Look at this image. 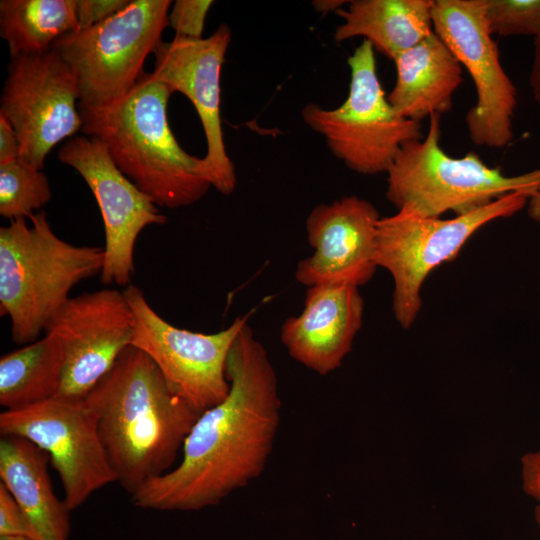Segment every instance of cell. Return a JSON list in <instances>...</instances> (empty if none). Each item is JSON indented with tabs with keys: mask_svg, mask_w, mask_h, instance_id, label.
Instances as JSON below:
<instances>
[{
	"mask_svg": "<svg viewBox=\"0 0 540 540\" xmlns=\"http://www.w3.org/2000/svg\"><path fill=\"white\" fill-rule=\"evenodd\" d=\"M226 377L228 395L198 417L180 463L131 495L134 505L196 511L261 475L278 432L281 400L274 367L247 323L230 348Z\"/></svg>",
	"mask_w": 540,
	"mask_h": 540,
	"instance_id": "obj_1",
	"label": "cell"
},
{
	"mask_svg": "<svg viewBox=\"0 0 540 540\" xmlns=\"http://www.w3.org/2000/svg\"><path fill=\"white\" fill-rule=\"evenodd\" d=\"M85 400L116 482L130 495L173 468L200 416L173 394L149 356L133 346Z\"/></svg>",
	"mask_w": 540,
	"mask_h": 540,
	"instance_id": "obj_2",
	"label": "cell"
},
{
	"mask_svg": "<svg viewBox=\"0 0 540 540\" xmlns=\"http://www.w3.org/2000/svg\"><path fill=\"white\" fill-rule=\"evenodd\" d=\"M171 94L145 73L118 102L78 108L83 134L99 140L117 168L157 206L176 209L203 198L212 179L204 157L188 154L170 129Z\"/></svg>",
	"mask_w": 540,
	"mask_h": 540,
	"instance_id": "obj_3",
	"label": "cell"
},
{
	"mask_svg": "<svg viewBox=\"0 0 540 540\" xmlns=\"http://www.w3.org/2000/svg\"><path fill=\"white\" fill-rule=\"evenodd\" d=\"M104 247L61 239L45 211L0 228V313L14 343H32L69 300L77 284L101 274Z\"/></svg>",
	"mask_w": 540,
	"mask_h": 540,
	"instance_id": "obj_4",
	"label": "cell"
},
{
	"mask_svg": "<svg viewBox=\"0 0 540 540\" xmlns=\"http://www.w3.org/2000/svg\"><path fill=\"white\" fill-rule=\"evenodd\" d=\"M441 115L429 117L425 137L405 143L388 168L387 199L397 208L426 217L464 215L515 192L532 196L540 188V168L505 175L474 152L452 157L440 145Z\"/></svg>",
	"mask_w": 540,
	"mask_h": 540,
	"instance_id": "obj_5",
	"label": "cell"
},
{
	"mask_svg": "<svg viewBox=\"0 0 540 540\" xmlns=\"http://www.w3.org/2000/svg\"><path fill=\"white\" fill-rule=\"evenodd\" d=\"M529 197L511 193L451 219L426 217L407 208L381 218L376 264L393 278L392 311L398 324L408 329L415 322L422 307V285L434 269L453 260L481 227L522 210Z\"/></svg>",
	"mask_w": 540,
	"mask_h": 540,
	"instance_id": "obj_6",
	"label": "cell"
},
{
	"mask_svg": "<svg viewBox=\"0 0 540 540\" xmlns=\"http://www.w3.org/2000/svg\"><path fill=\"white\" fill-rule=\"evenodd\" d=\"M347 64L350 84L344 102L332 109L309 103L301 110L302 119L350 170L386 173L405 143L423 138L420 122L401 116L388 101L368 41H362Z\"/></svg>",
	"mask_w": 540,
	"mask_h": 540,
	"instance_id": "obj_7",
	"label": "cell"
},
{
	"mask_svg": "<svg viewBox=\"0 0 540 540\" xmlns=\"http://www.w3.org/2000/svg\"><path fill=\"white\" fill-rule=\"evenodd\" d=\"M171 6L170 0H130L106 20L54 43L77 80L79 107L109 106L134 88L146 73L147 56L162 42Z\"/></svg>",
	"mask_w": 540,
	"mask_h": 540,
	"instance_id": "obj_8",
	"label": "cell"
},
{
	"mask_svg": "<svg viewBox=\"0 0 540 540\" xmlns=\"http://www.w3.org/2000/svg\"><path fill=\"white\" fill-rule=\"evenodd\" d=\"M123 292L135 316L130 346L149 356L173 394L200 415L224 400L230 389L227 357L250 313L224 330L205 334L167 322L137 286L129 284Z\"/></svg>",
	"mask_w": 540,
	"mask_h": 540,
	"instance_id": "obj_9",
	"label": "cell"
},
{
	"mask_svg": "<svg viewBox=\"0 0 540 540\" xmlns=\"http://www.w3.org/2000/svg\"><path fill=\"white\" fill-rule=\"evenodd\" d=\"M434 33L471 76L476 103L465 122L475 145L504 148L513 139L517 90L500 62L485 17V0H434Z\"/></svg>",
	"mask_w": 540,
	"mask_h": 540,
	"instance_id": "obj_10",
	"label": "cell"
},
{
	"mask_svg": "<svg viewBox=\"0 0 540 540\" xmlns=\"http://www.w3.org/2000/svg\"><path fill=\"white\" fill-rule=\"evenodd\" d=\"M1 436L23 437L43 450L57 472L70 511L116 481L85 398L50 400L0 414Z\"/></svg>",
	"mask_w": 540,
	"mask_h": 540,
	"instance_id": "obj_11",
	"label": "cell"
},
{
	"mask_svg": "<svg viewBox=\"0 0 540 540\" xmlns=\"http://www.w3.org/2000/svg\"><path fill=\"white\" fill-rule=\"evenodd\" d=\"M78 100L77 80L53 48L11 58L0 113L16 131L22 160L42 170L49 152L82 129Z\"/></svg>",
	"mask_w": 540,
	"mask_h": 540,
	"instance_id": "obj_12",
	"label": "cell"
},
{
	"mask_svg": "<svg viewBox=\"0 0 540 540\" xmlns=\"http://www.w3.org/2000/svg\"><path fill=\"white\" fill-rule=\"evenodd\" d=\"M134 312L123 291L104 288L70 297L48 323L64 353L56 397L83 399L131 344Z\"/></svg>",
	"mask_w": 540,
	"mask_h": 540,
	"instance_id": "obj_13",
	"label": "cell"
},
{
	"mask_svg": "<svg viewBox=\"0 0 540 540\" xmlns=\"http://www.w3.org/2000/svg\"><path fill=\"white\" fill-rule=\"evenodd\" d=\"M58 159L81 175L99 206L105 230L102 284L128 286L139 234L147 226L165 224L166 216L117 168L96 138L72 137L58 150Z\"/></svg>",
	"mask_w": 540,
	"mask_h": 540,
	"instance_id": "obj_14",
	"label": "cell"
},
{
	"mask_svg": "<svg viewBox=\"0 0 540 540\" xmlns=\"http://www.w3.org/2000/svg\"><path fill=\"white\" fill-rule=\"evenodd\" d=\"M230 42L231 29L224 23L206 38L175 36L158 45L150 73L172 93H182L193 104L205 134L204 159L212 187L223 195H230L237 181L234 164L226 152L220 112L221 72Z\"/></svg>",
	"mask_w": 540,
	"mask_h": 540,
	"instance_id": "obj_15",
	"label": "cell"
},
{
	"mask_svg": "<svg viewBox=\"0 0 540 540\" xmlns=\"http://www.w3.org/2000/svg\"><path fill=\"white\" fill-rule=\"evenodd\" d=\"M381 219L376 207L355 195L316 205L306 219L314 249L299 261L295 278L309 287L368 283L376 269V235Z\"/></svg>",
	"mask_w": 540,
	"mask_h": 540,
	"instance_id": "obj_16",
	"label": "cell"
},
{
	"mask_svg": "<svg viewBox=\"0 0 540 540\" xmlns=\"http://www.w3.org/2000/svg\"><path fill=\"white\" fill-rule=\"evenodd\" d=\"M364 301L351 285H317L306 291L304 309L281 326L289 355L306 368L327 375L342 364L362 326Z\"/></svg>",
	"mask_w": 540,
	"mask_h": 540,
	"instance_id": "obj_17",
	"label": "cell"
},
{
	"mask_svg": "<svg viewBox=\"0 0 540 540\" xmlns=\"http://www.w3.org/2000/svg\"><path fill=\"white\" fill-rule=\"evenodd\" d=\"M393 62L396 81L387 99L401 116L420 122L451 110L462 66L434 32Z\"/></svg>",
	"mask_w": 540,
	"mask_h": 540,
	"instance_id": "obj_18",
	"label": "cell"
},
{
	"mask_svg": "<svg viewBox=\"0 0 540 540\" xmlns=\"http://www.w3.org/2000/svg\"><path fill=\"white\" fill-rule=\"evenodd\" d=\"M48 462V455L29 440L1 436L0 482L25 513L33 540H69L71 511L53 490Z\"/></svg>",
	"mask_w": 540,
	"mask_h": 540,
	"instance_id": "obj_19",
	"label": "cell"
},
{
	"mask_svg": "<svg viewBox=\"0 0 540 540\" xmlns=\"http://www.w3.org/2000/svg\"><path fill=\"white\" fill-rule=\"evenodd\" d=\"M434 0H352L336 14L343 19L333 38L362 37L392 61L432 34Z\"/></svg>",
	"mask_w": 540,
	"mask_h": 540,
	"instance_id": "obj_20",
	"label": "cell"
},
{
	"mask_svg": "<svg viewBox=\"0 0 540 540\" xmlns=\"http://www.w3.org/2000/svg\"><path fill=\"white\" fill-rule=\"evenodd\" d=\"M59 341L45 336L3 355L0 359V404L21 409L50 400L59 392L64 374Z\"/></svg>",
	"mask_w": 540,
	"mask_h": 540,
	"instance_id": "obj_21",
	"label": "cell"
},
{
	"mask_svg": "<svg viewBox=\"0 0 540 540\" xmlns=\"http://www.w3.org/2000/svg\"><path fill=\"white\" fill-rule=\"evenodd\" d=\"M78 30L76 0L0 1V35L11 58L49 51L60 37Z\"/></svg>",
	"mask_w": 540,
	"mask_h": 540,
	"instance_id": "obj_22",
	"label": "cell"
},
{
	"mask_svg": "<svg viewBox=\"0 0 540 540\" xmlns=\"http://www.w3.org/2000/svg\"><path fill=\"white\" fill-rule=\"evenodd\" d=\"M52 198L47 176L19 158L0 166V215L29 218Z\"/></svg>",
	"mask_w": 540,
	"mask_h": 540,
	"instance_id": "obj_23",
	"label": "cell"
},
{
	"mask_svg": "<svg viewBox=\"0 0 540 540\" xmlns=\"http://www.w3.org/2000/svg\"><path fill=\"white\" fill-rule=\"evenodd\" d=\"M492 35L540 38V0H485Z\"/></svg>",
	"mask_w": 540,
	"mask_h": 540,
	"instance_id": "obj_24",
	"label": "cell"
},
{
	"mask_svg": "<svg viewBox=\"0 0 540 540\" xmlns=\"http://www.w3.org/2000/svg\"><path fill=\"white\" fill-rule=\"evenodd\" d=\"M211 0H177L168 14V26L175 31V36L201 39L206 17L213 5Z\"/></svg>",
	"mask_w": 540,
	"mask_h": 540,
	"instance_id": "obj_25",
	"label": "cell"
},
{
	"mask_svg": "<svg viewBox=\"0 0 540 540\" xmlns=\"http://www.w3.org/2000/svg\"><path fill=\"white\" fill-rule=\"evenodd\" d=\"M0 536H25L33 540V532L25 513L14 496L1 482Z\"/></svg>",
	"mask_w": 540,
	"mask_h": 540,
	"instance_id": "obj_26",
	"label": "cell"
},
{
	"mask_svg": "<svg viewBox=\"0 0 540 540\" xmlns=\"http://www.w3.org/2000/svg\"><path fill=\"white\" fill-rule=\"evenodd\" d=\"M130 0H76L79 30L90 28L128 5Z\"/></svg>",
	"mask_w": 540,
	"mask_h": 540,
	"instance_id": "obj_27",
	"label": "cell"
},
{
	"mask_svg": "<svg viewBox=\"0 0 540 540\" xmlns=\"http://www.w3.org/2000/svg\"><path fill=\"white\" fill-rule=\"evenodd\" d=\"M521 478L525 493L540 504V449L523 455Z\"/></svg>",
	"mask_w": 540,
	"mask_h": 540,
	"instance_id": "obj_28",
	"label": "cell"
},
{
	"mask_svg": "<svg viewBox=\"0 0 540 540\" xmlns=\"http://www.w3.org/2000/svg\"><path fill=\"white\" fill-rule=\"evenodd\" d=\"M20 158V143L8 119L0 113V166Z\"/></svg>",
	"mask_w": 540,
	"mask_h": 540,
	"instance_id": "obj_29",
	"label": "cell"
},
{
	"mask_svg": "<svg viewBox=\"0 0 540 540\" xmlns=\"http://www.w3.org/2000/svg\"><path fill=\"white\" fill-rule=\"evenodd\" d=\"M533 59L529 74V85L535 101L540 105V38L533 41Z\"/></svg>",
	"mask_w": 540,
	"mask_h": 540,
	"instance_id": "obj_30",
	"label": "cell"
},
{
	"mask_svg": "<svg viewBox=\"0 0 540 540\" xmlns=\"http://www.w3.org/2000/svg\"><path fill=\"white\" fill-rule=\"evenodd\" d=\"M348 3L349 1L344 0H315L312 5L317 12L326 14L329 12L336 13L341 9V6Z\"/></svg>",
	"mask_w": 540,
	"mask_h": 540,
	"instance_id": "obj_31",
	"label": "cell"
},
{
	"mask_svg": "<svg viewBox=\"0 0 540 540\" xmlns=\"http://www.w3.org/2000/svg\"><path fill=\"white\" fill-rule=\"evenodd\" d=\"M527 213L533 221L540 223V188L528 198Z\"/></svg>",
	"mask_w": 540,
	"mask_h": 540,
	"instance_id": "obj_32",
	"label": "cell"
},
{
	"mask_svg": "<svg viewBox=\"0 0 540 540\" xmlns=\"http://www.w3.org/2000/svg\"><path fill=\"white\" fill-rule=\"evenodd\" d=\"M0 540H32L25 536H0Z\"/></svg>",
	"mask_w": 540,
	"mask_h": 540,
	"instance_id": "obj_33",
	"label": "cell"
},
{
	"mask_svg": "<svg viewBox=\"0 0 540 540\" xmlns=\"http://www.w3.org/2000/svg\"><path fill=\"white\" fill-rule=\"evenodd\" d=\"M534 514H535V521L540 531V504H537Z\"/></svg>",
	"mask_w": 540,
	"mask_h": 540,
	"instance_id": "obj_34",
	"label": "cell"
}]
</instances>
